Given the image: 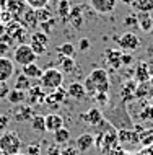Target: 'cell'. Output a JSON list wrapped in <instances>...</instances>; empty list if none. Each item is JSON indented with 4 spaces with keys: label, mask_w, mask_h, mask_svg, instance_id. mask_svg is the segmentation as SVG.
<instances>
[{
    "label": "cell",
    "mask_w": 153,
    "mask_h": 155,
    "mask_svg": "<svg viewBox=\"0 0 153 155\" xmlns=\"http://www.w3.org/2000/svg\"><path fill=\"white\" fill-rule=\"evenodd\" d=\"M94 145V136L91 132H83L80 137L75 140V147L78 152H86V150H90Z\"/></svg>",
    "instance_id": "cell-18"
},
{
    "label": "cell",
    "mask_w": 153,
    "mask_h": 155,
    "mask_svg": "<svg viewBox=\"0 0 153 155\" xmlns=\"http://www.w3.org/2000/svg\"><path fill=\"white\" fill-rule=\"evenodd\" d=\"M85 88H86V93L88 96H94L96 93H107L111 88V80H109V74L107 70L101 69H93L90 75L85 78L83 82Z\"/></svg>",
    "instance_id": "cell-1"
},
{
    "label": "cell",
    "mask_w": 153,
    "mask_h": 155,
    "mask_svg": "<svg viewBox=\"0 0 153 155\" xmlns=\"http://www.w3.org/2000/svg\"><path fill=\"white\" fill-rule=\"evenodd\" d=\"M59 67H60V72H62V74H73V70L77 69L75 57L59 56Z\"/></svg>",
    "instance_id": "cell-23"
},
{
    "label": "cell",
    "mask_w": 153,
    "mask_h": 155,
    "mask_svg": "<svg viewBox=\"0 0 153 155\" xmlns=\"http://www.w3.org/2000/svg\"><path fill=\"white\" fill-rule=\"evenodd\" d=\"M36 16H38L39 23H44V21H47V20L52 18V13L47 7H44V8H38V10H36Z\"/></svg>",
    "instance_id": "cell-34"
},
{
    "label": "cell",
    "mask_w": 153,
    "mask_h": 155,
    "mask_svg": "<svg viewBox=\"0 0 153 155\" xmlns=\"http://www.w3.org/2000/svg\"><path fill=\"white\" fill-rule=\"evenodd\" d=\"M0 155H8V153H5V152H3V150H0Z\"/></svg>",
    "instance_id": "cell-51"
},
{
    "label": "cell",
    "mask_w": 153,
    "mask_h": 155,
    "mask_svg": "<svg viewBox=\"0 0 153 155\" xmlns=\"http://www.w3.org/2000/svg\"><path fill=\"white\" fill-rule=\"evenodd\" d=\"M67 96L80 101V100H85L88 96V93H86V88L81 82H72L67 88Z\"/></svg>",
    "instance_id": "cell-17"
},
{
    "label": "cell",
    "mask_w": 153,
    "mask_h": 155,
    "mask_svg": "<svg viewBox=\"0 0 153 155\" xmlns=\"http://www.w3.org/2000/svg\"><path fill=\"white\" fill-rule=\"evenodd\" d=\"M33 116H34V113H33V108L30 104H21V106H16L13 108V118L15 121H18V123H23V121H28L31 119Z\"/></svg>",
    "instance_id": "cell-19"
},
{
    "label": "cell",
    "mask_w": 153,
    "mask_h": 155,
    "mask_svg": "<svg viewBox=\"0 0 153 155\" xmlns=\"http://www.w3.org/2000/svg\"><path fill=\"white\" fill-rule=\"evenodd\" d=\"M30 46L33 48L36 56H44L49 48V35L44 31H36L31 35V43Z\"/></svg>",
    "instance_id": "cell-7"
},
{
    "label": "cell",
    "mask_w": 153,
    "mask_h": 155,
    "mask_svg": "<svg viewBox=\"0 0 153 155\" xmlns=\"http://www.w3.org/2000/svg\"><path fill=\"white\" fill-rule=\"evenodd\" d=\"M8 124H10V116L8 114H0V132L7 131Z\"/></svg>",
    "instance_id": "cell-39"
},
{
    "label": "cell",
    "mask_w": 153,
    "mask_h": 155,
    "mask_svg": "<svg viewBox=\"0 0 153 155\" xmlns=\"http://www.w3.org/2000/svg\"><path fill=\"white\" fill-rule=\"evenodd\" d=\"M88 3L96 13L107 15L114 12L116 5H117V0H88Z\"/></svg>",
    "instance_id": "cell-10"
},
{
    "label": "cell",
    "mask_w": 153,
    "mask_h": 155,
    "mask_svg": "<svg viewBox=\"0 0 153 155\" xmlns=\"http://www.w3.org/2000/svg\"><path fill=\"white\" fill-rule=\"evenodd\" d=\"M139 140L142 147H153V129H147V131L140 132Z\"/></svg>",
    "instance_id": "cell-31"
},
{
    "label": "cell",
    "mask_w": 153,
    "mask_h": 155,
    "mask_svg": "<svg viewBox=\"0 0 153 155\" xmlns=\"http://www.w3.org/2000/svg\"><path fill=\"white\" fill-rule=\"evenodd\" d=\"M62 83H64V74L60 72V69H56V67H49V69L43 70L39 77V87L46 93L60 88Z\"/></svg>",
    "instance_id": "cell-2"
},
{
    "label": "cell",
    "mask_w": 153,
    "mask_h": 155,
    "mask_svg": "<svg viewBox=\"0 0 153 155\" xmlns=\"http://www.w3.org/2000/svg\"><path fill=\"white\" fill-rule=\"evenodd\" d=\"M94 101L100 104V106H104L109 101V96H107V93H96L94 95Z\"/></svg>",
    "instance_id": "cell-38"
},
{
    "label": "cell",
    "mask_w": 153,
    "mask_h": 155,
    "mask_svg": "<svg viewBox=\"0 0 153 155\" xmlns=\"http://www.w3.org/2000/svg\"><path fill=\"white\" fill-rule=\"evenodd\" d=\"M60 155H80V152L77 150L75 145H69V147H64L60 150Z\"/></svg>",
    "instance_id": "cell-40"
},
{
    "label": "cell",
    "mask_w": 153,
    "mask_h": 155,
    "mask_svg": "<svg viewBox=\"0 0 153 155\" xmlns=\"http://www.w3.org/2000/svg\"><path fill=\"white\" fill-rule=\"evenodd\" d=\"M15 74V62L8 57L0 56V82H8Z\"/></svg>",
    "instance_id": "cell-13"
},
{
    "label": "cell",
    "mask_w": 153,
    "mask_h": 155,
    "mask_svg": "<svg viewBox=\"0 0 153 155\" xmlns=\"http://www.w3.org/2000/svg\"><path fill=\"white\" fill-rule=\"evenodd\" d=\"M52 136H54V142H56V144H59V145H65L70 140V131H69L67 127L57 129L56 132H52Z\"/></svg>",
    "instance_id": "cell-27"
},
{
    "label": "cell",
    "mask_w": 153,
    "mask_h": 155,
    "mask_svg": "<svg viewBox=\"0 0 153 155\" xmlns=\"http://www.w3.org/2000/svg\"><path fill=\"white\" fill-rule=\"evenodd\" d=\"M20 21H21L24 26L30 30V28H36L39 25L38 21V16H36V10L34 8H31V7H28L26 8V12L21 15V18H20Z\"/></svg>",
    "instance_id": "cell-21"
},
{
    "label": "cell",
    "mask_w": 153,
    "mask_h": 155,
    "mask_svg": "<svg viewBox=\"0 0 153 155\" xmlns=\"http://www.w3.org/2000/svg\"><path fill=\"white\" fill-rule=\"evenodd\" d=\"M46 91H44L43 88H41L39 85H33L30 90H28L26 93V98L28 101H30V106H33V104H43L44 100H46Z\"/></svg>",
    "instance_id": "cell-16"
},
{
    "label": "cell",
    "mask_w": 153,
    "mask_h": 155,
    "mask_svg": "<svg viewBox=\"0 0 153 155\" xmlns=\"http://www.w3.org/2000/svg\"><path fill=\"white\" fill-rule=\"evenodd\" d=\"M117 142L126 152H129V150H132V149H135V147L140 145L139 132L132 131V129H121V131L117 132Z\"/></svg>",
    "instance_id": "cell-5"
},
{
    "label": "cell",
    "mask_w": 153,
    "mask_h": 155,
    "mask_svg": "<svg viewBox=\"0 0 153 155\" xmlns=\"http://www.w3.org/2000/svg\"><path fill=\"white\" fill-rule=\"evenodd\" d=\"M23 140L16 134V131H3L0 134V150H3L8 155L21 153Z\"/></svg>",
    "instance_id": "cell-3"
},
{
    "label": "cell",
    "mask_w": 153,
    "mask_h": 155,
    "mask_svg": "<svg viewBox=\"0 0 153 155\" xmlns=\"http://www.w3.org/2000/svg\"><path fill=\"white\" fill-rule=\"evenodd\" d=\"M148 83H150V87H151V90H153V74H151V77H150V80H148Z\"/></svg>",
    "instance_id": "cell-49"
},
{
    "label": "cell",
    "mask_w": 153,
    "mask_h": 155,
    "mask_svg": "<svg viewBox=\"0 0 153 155\" xmlns=\"http://www.w3.org/2000/svg\"><path fill=\"white\" fill-rule=\"evenodd\" d=\"M132 62H134V57H132V54H126V52H124L122 54V67L124 65H129V64H132Z\"/></svg>",
    "instance_id": "cell-44"
},
{
    "label": "cell",
    "mask_w": 153,
    "mask_h": 155,
    "mask_svg": "<svg viewBox=\"0 0 153 155\" xmlns=\"http://www.w3.org/2000/svg\"><path fill=\"white\" fill-rule=\"evenodd\" d=\"M3 7H5V12H8L16 21H20L21 15L28 8V3L26 0H3Z\"/></svg>",
    "instance_id": "cell-9"
},
{
    "label": "cell",
    "mask_w": 153,
    "mask_h": 155,
    "mask_svg": "<svg viewBox=\"0 0 153 155\" xmlns=\"http://www.w3.org/2000/svg\"><path fill=\"white\" fill-rule=\"evenodd\" d=\"M0 21H2V5H0Z\"/></svg>",
    "instance_id": "cell-50"
},
{
    "label": "cell",
    "mask_w": 153,
    "mask_h": 155,
    "mask_svg": "<svg viewBox=\"0 0 153 155\" xmlns=\"http://www.w3.org/2000/svg\"><path fill=\"white\" fill-rule=\"evenodd\" d=\"M33 87V80L30 77H26V75L20 74L18 77H16V82H15V88L16 90H21V91H28Z\"/></svg>",
    "instance_id": "cell-29"
},
{
    "label": "cell",
    "mask_w": 153,
    "mask_h": 155,
    "mask_svg": "<svg viewBox=\"0 0 153 155\" xmlns=\"http://www.w3.org/2000/svg\"><path fill=\"white\" fill-rule=\"evenodd\" d=\"M10 48H11L10 44H7V43H2V41H0V56L7 57V54H8V49H10Z\"/></svg>",
    "instance_id": "cell-45"
},
{
    "label": "cell",
    "mask_w": 153,
    "mask_h": 155,
    "mask_svg": "<svg viewBox=\"0 0 153 155\" xmlns=\"http://www.w3.org/2000/svg\"><path fill=\"white\" fill-rule=\"evenodd\" d=\"M60 150H62L60 145L54 142L52 145H49V147H47V155H60Z\"/></svg>",
    "instance_id": "cell-42"
},
{
    "label": "cell",
    "mask_w": 153,
    "mask_h": 155,
    "mask_svg": "<svg viewBox=\"0 0 153 155\" xmlns=\"http://www.w3.org/2000/svg\"><path fill=\"white\" fill-rule=\"evenodd\" d=\"M117 46L124 52H132L140 46V38L137 35H134L132 31H126L117 38Z\"/></svg>",
    "instance_id": "cell-8"
},
{
    "label": "cell",
    "mask_w": 153,
    "mask_h": 155,
    "mask_svg": "<svg viewBox=\"0 0 153 155\" xmlns=\"http://www.w3.org/2000/svg\"><path fill=\"white\" fill-rule=\"evenodd\" d=\"M49 2H51V0H26L28 7L34 8V10H38V8H44V7H47V5H49Z\"/></svg>",
    "instance_id": "cell-36"
},
{
    "label": "cell",
    "mask_w": 153,
    "mask_h": 155,
    "mask_svg": "<svg viewBox=\"0 0 153 155\" xmlns=\"http://www.w3.org/2000/svg\"><path fill=\"white\" fill-rule=\"evenodd\" d=\"M70 10H72V5H70L69 0H59V7H57V12H59V16L62 20H69Z\"/></svg>",
    "instance_id": "cell-33"
},
{
    "label": "cell",
    "mask_w": 153,
    "mask_h": 155,
    "mask_svg": "<svg viewBox=\"0 0 153 155\" xmlns=\"http://www.w3.org/2000/svg\"><path fill=\"white\" fill-rule=\"evenodd\" d=\"M150 77H151V70H150V67H148V64H145V62L137 64V67H135V82L145 83V82L150 80Z\"/></svg>",
    "instance_id": "cell-20"
},
{
    "label": "cell",
    "mask_w": 153,
    "mask_h": 155,
    "mask_svg": "<svg viewBox=\"0 0 153 155\" xmlns=\"http://www.w3.org/2000/svg\"><path fill=\"white\" fill-rule=\"evenodd\" d=\"M44 124H46V132H56L57 129L64 127V118L57 113H49L44 116Z\"/></svg>",
    "instance_id": "cell-15"
},
{
    "label": "cell",
    "mask_w": 153,
    "mask_h": 155,
    "mask_svg": "<svg viewBox=\"0 0 153 155\" xmlns=\"http://www.w3.org/2000/svg\"><path fill=\"white\" fill-rule=\"evenodd\" d=\"M80 118L83 119L86 124L93 126V127H98L100 124L104 123V118H103V113L100 111V108H90L86 113L80 114Z\"/></svg>",
    "instance_id": "cell-11"
},
{
    "label": "cell",
    "mask_w": 153,
    "mask_h": 155,
    "mask_svg": "<svg viewBox=\"0 0 153 155\" xmlns=\"http://www.w3.org/2000/svg\"><path fill=\"white\" fill-rule=\"evenodd\" d=\"M69 21L73 25V28L80 30L81 25H83V7H81V5L72 7V10H70V15H69Z\"/></svg>",
    "instance_id": "cell-22"
},
{
    "label": "cell",
    "mask_w": 153,
    "mask_h": 155,
    "mask_svg": "<svg viewBox=\"0 0 153 155\" xmlns=\"http://www.w3.org/2000/svg\"><path fill=\"white\" fill-rule=\"evenodd\" d=\"M122 54H124V51H121V49H106L104 51L106 64L116 70L121 69L122 67Z\"/></svg>",
    "instance_id": "cell-12"
},
{
    "label": "cell",
    "mask_w": 153,
    "mask_h": 155,
    "mask_svg": "<svg viewBox=\"0 0 153 155\" xmlns=\"http://www.w3.org/2000/svg\"><path fill=\"white\" fill-rule=\"evenodd\" d=\"M7 100L10 101L11 104H21L24 100H26V91H21V90H10L7 95Z\"/></svg>",
    "instance_id": "cell-28"
},
{
    "label": "cell",
    "mask_w": 153,
    "mask_h": 155,
    "mask_svg": "<svg viewBox=\"0 0 153 155\" xmlns=\"http://www.w3.org/2000/svg\"><path fill=\"white\" fill-rule=\"evenodd\" d=\"M137 21L143 33H150L153 30V16L150 13H137Z\"/></svg>",
    "instance_id": "cell-24"
},
{
    "label": "cell",
    "mask_w": 153,
    "mask_h": 155,
    "mask_svg": "<svg viewBox=\"0 0 153 155\" xmlns=\"http://www.w3.org/2000/svg\"><path fill=\"white\" fill-rule=\"evenodd\" d=\"M5 33H7V30H5V25H3V23H0V38H2L3 35H5Z\"/></svg>",
    "instance_id": "cell-47"
},
{
    "label": "cell",
    "mask_w": 153,
    "mask_h": 155,
    "mask_svg": "<svg viewBox=\"0 0 153 155\" xmlns=\"http://www.w3.org/2000/svg\"><path fill=\"white\" fill-rule=\"evenodd\" d=\"M26 155H41V147L36 142H31L26 147Z\"/></svg>",
    "instance_id": "cell-37"
},
{
    "label": "cell",
    "mask_w": 153,
    "mask_h": 155,
    "mask_svg": "<svg viewBox=\"0 0 153 155\" xmlns=\"http://www.w3.org/2000/svg\"><path fill=\"white\" fill-rule=\"evenodd\" d=\"M5 30H7V36L16 44H23L24 39L28 38V28L21 21L8 23V25H5Z\"/></svg>",
    "instance_id": "cell-6"
},
{
    "label": "cell",
    "mask_w": 153,
    "mask_h": 155,
    "mask_svg": "<svg viewBox=\"0 0 153 155\" xmlns=\"http://www.w3.org/2000/svg\"><path fill=\"white\" fill-rule=\"evenodd\" d=\"M78 49H80V51H86V49H90V39H86V38H83V39H80Z\"/></svg>",
    "instance_id": "cell-46"
},
{
    "label": "cell",
    "mask_w": 153,
    "mask_h": 155,
    "mask_svg": "<svg viewBox=\"0 0 153 155\" xmlns=\"http://www.w3.org/2000/svg\"><path fill=\"white\" fill-rule=\"evenodd\" d=\"M36 59H38V56L34 54L31 46L26 44V43L18 44L13 49V62L18 65H21V67L28 65V64H33V62H36Z\"/></svg>",
    "instance_id": "cell-4"
},
{
    "label": "cell",
    "mask_w": 153,
    "mask_h": 155,
    "mask_svg": "<svg viewBox=\"0 0 153 155\" xmlns=\"http://www.w3.org/2000/svg\"><path fill=\"white\" fill-rule=\"evenodd\" d=\"M130 7L134 8V10H137L139 13H151L153 0H135Z\"/></svg>",
    "instance_id": "cell-26"
},
{
    "label": "cell",
    "mask_w": 153,
    "mask_h": 155,
    "mask_svg": "<svg viewBox=\"0 0 153 155\" xmlns=\"http://www.w3.org/2000/svg\"><path fill=\"white\" fill-rule=\"evenodd\" d=\"M16 155H26V153H16Z\"/></svg>",
    "instance_id": "cell-52"
},
{
    "label": "cell",
    "mask_w": 153,
    "mask_h": 155,
    "mask_svg": "<svg viewBox=\"0 0 153 155\" xmlns=\"http://www.w3.org/2000/svg\"><path fill=\"white\" fill-rule=\"evenodd\" d=\"M67 98V90H64L60 87V88L51 91V93L46 95V100H44V103L47 104L49 108H59L60 103L64 101V100Z\"/></svg>",
    "instance_id": "cell-14"
},
{
    "label": "cell",
    "mask_w": 153,
    "mask_h": 155,
    "mask_svg": "<svg viewBox=\"0 0 153 155\" xmlns=\"http://www.w3.org/2000/svg\"><path fill=\"white\" fill-rule=\"evenodd\" d=\"M31 127L33 131H36L38 134H44L46 132V124H44V116L41 114H34L31 118Z\"/></svg>",
    "instance_id": "cell-30"
},
{
    "label": "cell",
    "mask_w": 153,
    "mask_h": 155,
    "mask_svg": "<svg viewBox=\"0 0 153 155\" xmlns=\"http://www.w3.org/2000/svg\"><path fill=\"white\" fill-rule=\"evenodd\" d=\"M54 25H56V20L51 18V20H47V21H44V23H39V26L43 28L44 33H47V31H51L52 28H54Z\"/></svg>",
    "instance_id": "cell-41"
},
{
    "label": "cell",
    "mask_w": 153,
    "mask_h": 155,
    "mask_svg": "<svg viewBox=\"0 0 153 155\" xmlns=\"http://www.w3.org/2000/svg\"><path fill=\"white\" fill-rule=\"evenodd\" d=\"M75 51L77 49H75V46H73V43H64L57 48L59 56H65V57H75Z\"/></svg>",
    "instance_id": "cell-32"
},
{
    "label": "cell",
    "mask_w": 153,
    "mask_h": 155,
    "mask_svg": "<svg viewBox=\"0 0 153 155\" xmlns=\"http://www.w3.org/2000/svg\"><path fill=\"white\" fill-rule=\"evenodd\" d=\"M124 25L126 28H139V21H137V13H130L124 18Z\"/></svg>",
    "instance_id": "cell-35"
},
{
    "label": "cell",
    "mask_w": 153,
    "mask_h": 155,
    "mask_svg": "<svg viewBox=\"0 0 153 155\" xmlns=\"http://www.w3.org/2000/svg\"><path fill=\"white\" fill-rule=\"evenodd\" d=\"M21 74L26 75V77H30L31 80H39L41 74H43V69H41L36 62H33V64H28V65L21 67Z\"/></svg>",
    "instance_id": "cell-25"
},
{
    "label": "cell",
    "mask_w": 153,
    "mask_h": 155,
    "mask_svg": "<svg viewBox=\"0 0 153 155\" xmlns=\"http://www.w3.org/2000/svg\"><path fill=\"white\" fill-rule=\"evenodd\" d=\"M117 2H121V3H124V5H132V3L135 2V0H117Z\"/></svg>",
    "instance_id": "cell-48"
},
{
    "label": "cell",
    "mask_w": 153,
    "mask_h": 155,
    "mask_svg": "<svg viewBox=\"0 0 153 155\" xmlns=\"http://www.w3.org/2000/svg\"><path fill=\"white\" fill-rule=\"evenodd\" d=\"M8 91H10V88H8V83L7 82H0V100L7 98Z\"/></svg>",
    "instance_id": "cell-43"
}]
</instances>
